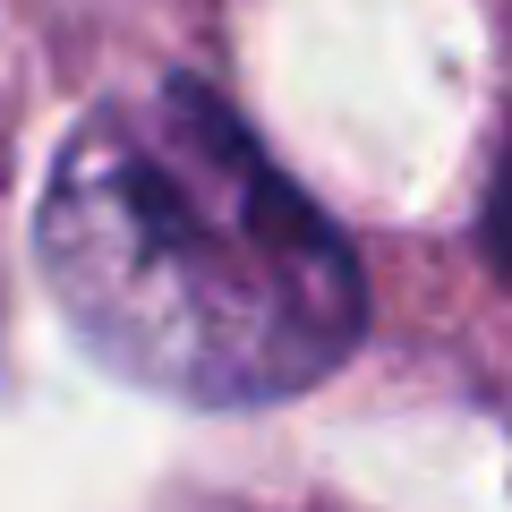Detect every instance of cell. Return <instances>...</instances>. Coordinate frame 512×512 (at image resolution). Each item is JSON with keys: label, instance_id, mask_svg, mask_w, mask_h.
I'll return each instance as SVG.
<instances>
[{"label": "cell", "instance_id": "7a4b0ae2", "mask_svg": "<svg viewBox=\"0 0 512 512\" xmlns=\"http://www.w3.org/2000/svg\"><path fill=\"white\" fill-rule=\"evenodd\" d=\"M487 256H495V274L512 282V154H504V171H495V197H487Z\"/></svg>", "mask_w": 512, "mask_h": 512}, {"label": "cell", "instance_id": "6da1fadb", "mask_svg": "<svg viewBox=\"0 0 512 512\" xmlns=\"http://www.w3.org/2000/svg\"><path fill=\"white\" fill-rule=\"evenodd\" d=\"M35 239L86 350L171 402H291L367 325L342 231L205 86L94 111L52 163Z\"/></svg>", "mask_w": 512, "mask_h": 512}]
</instances>
